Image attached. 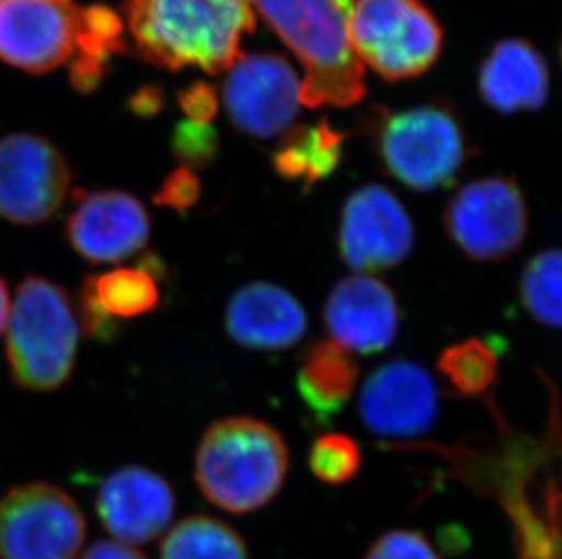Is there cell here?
Segmentation results:
<instances>
[{
    "instance_id": "1",
    "label": "cell",
    "mask_w": 562,
    "mask_h": 559,
    "mask_svg": "<svg viewBox=\"0 0 562 559\" xmlns=\"http://www.w3.org/2000/svg\"><path fill=\"white\" fill-rule=\"evenodd\" d=\"M251 0H126L124 15L138 55L155 68L223 73L254 32Z\"/></svg>"
},
{
    "instance_id": "2",
    "label": "cell",
    "mask_w": 562,
    "mask_h": 559,
    "mask_svg": "<svg viewBox=\"0 0 562 559\" xmlns=\"http://www.w3.org/2000/svg\"><path fill=\"white\" fill-rule=\"evenodd\" d=\"M266 24L303 64L306 107H346L367 93L364 66L350 44L356 0H251Z\"/></svg>"
},
{
    "instance_id": "3",
    "label": "cell",
    "mask_w": 562,
    "mask_h": 559,
    "mask_svg": "<svg viewBox=\"0 0 562 559\" xmlns=\"http://www.w3.org/2000/svg\"><path fill=\"white\" fill-rule=\"evenodd\" d=\"M290 467L282 434L251 417L221 418L202 434L196 447L195 476L207 502L246 514L279 494Z\"/></svg>"
},
{
    "instance_id": "4",
    "label": "cell",
    "mask_w": 562,
    "mask_h": 559,
    "mask_svg": "<svg viewBox=\"0 0 562 559\" xmlns=\"http://www.w3.org/2000/svg\"><path fill=\"white\" fill-rule=\"evenodd\" d=\"M79 351V318L59 284L26 276L16 285L5 323V360L16 387L57 391L74 375Z\"/></svg>"
},
{
    "instance_id": "5",
    "label": "cell",
    "mask_w": 562,
    "mask_h": 559,
    "mask_svg": "<svg viewBox=\"0 0 562 559\" xmlns=\"http://www.w3.org/2000/svg\"><path fill=\"white\" fill-rule=\"evenodd\" d=\"M370 133L387 174L419 193L448 187L470 153L457 116L437 104L401 113L376 110Z\"/></svg>"
},
{
    "instance_id": "6",
    "label": "cell",
    "mask_w": 562,
    "mask_h": 559,
    "mask_svg": "<svg viewBox=\"0 0 562 559\" xmlns=\"http://www.w3.org/2000/svg\"><path fill=\"white\" fill-rule=\"evenodd\" d=\"M350 44L382 79H412L436 62L442 30L420 0H356Z\"/></svg>"
},
{
    "instance_id": "7",
    "label": "cell",
    "mask_w": 562,
    "mask_h": 559,
    "mask_svg": "<svg viewBox=\"0 0 562 559\" xmlns=\"http://www.w3.org/2000/svg\"><path fill=\"white\" fill-rule=\"evenodd\" d=\"M451 242L475 262H501L519 251L528 237L530 213L519 184L486 176L462 185L445 209Z\"/></svg>"
},
{
    "instance_id": "8",
    "label": "cell",
    "mask_w": 562,
    "mask_h": 559,
    "mask_svg": "<svg viewBox=\"0 0 562 559\" xmlns=\"http://www.w3.org/2000/svg\"><path fill=\"white\" fill-rule=\"evenodd\" d=\"M85 538V514L60 487L32 481L0 500L2 559H74Z\"/></svg>"
},
{
    "instance_id": "9",
    "label": "cell",
    "mask_w": 562,
    "mask_h": 559,
    "mask_svg": "<svg viewBox=\"0 0 562 559\" xmlns=\"http://www.w3.org/2000/svg\"><path fill=\"white\" fill-rule=\"evenodd\" d=\"M71 185V169L46 138L13 133L0 138V217L37 226L59 212Z\"/></svg>"
},
{
    "instance_id": "10",
    "label": "cell",
    "mask_w": 562,
    "mask_h": 559,
    "mask_svg": "<svg viewBox=\"0 0 562 559\" xmlns=\"http://www.w3.org/2000/svg\"><path fill=\"white\" fill-rule=\"evenodd\" d=\"M303 82L286 58L276 54L240 55L224 79L223 101L229 121L243 135L273 138L292 126Z\"/></svg>"
},
{
    "instance_id": "11",
    "label": "cell",
    "mask_w": 562,
    "mask_h": 559,
    "mask_svg": "<svg viewBox=\"0 0 562 559\" xmlns=\"http://www.w3.org/2000/svg\"><path fill=\"white\" fill-rule=\"evenodd\" d=\"M415 229L406 207L384 185L351 193L340 213V260L359 275H375L403 264L414 251Z\"/></svg>"
},
{
    "instance_id": "12",
    "label": "cell",
    "mask_w": 562,
    "mask_h": 559,
    "mask_svg": "<svg viewBox=\"0 0 562 559\" xmlns=\"http://www.w3.org/2000/svg\"><path fill=\"white\" fill-rule=\"evenodd\" d=\"M82 8L74 0H0V58L30 73L74 60Z\"/></svg>"
},
{
    "instance_id": "13",
    "label": "cell",
    "mask_w": 562,
    "mask_h": 559,
    "mask_svg": "<svg viewBox=\"0 0 562 559\" xmlns=\"http://www.w3.org/2000/svg\"><path fill=\"white\" fill-rule=\"evenodd\" d=\"M77 195L64 237L79 256L91 264H117L148 246L151 218L137 196L117 190Z\"/></svg>"
},
{
    "instance_id": "14",
    "label": "cell",
    "mask_w": 562,
    "mask_h": 559,
    "mask_svg": "<svg viewBox=\"0 0 562 559\" xmlns=\"http://www.w3.org/2000/svg\"><path fill=\"white\" fill-rule=\"evenodd\" d=\"M439 409L436 381L412 360H392L368 376L359 400L361 420L382 438H409L434 425Z\"/></svg>"
},
{
    "instance_id": "15",
    "label": "cell",
    "mask_w": 562,
    "mask_h": 559,
    "mask_svg": "<svg viewBox=\"0 0 562 559\" xmlns=\"http://www.w3.org/2000/svg\"><path fill=\"white\" fill-rule=\"evenodd\" d=\"M329 340L350 353L376 354L392 347L401 328L397 296L373 275L346 276L324 304Z\"/></svg>"
},
{
    "instance_id": "16",
    "label": "cell",
    "mask_w": 562,
    "mask_h": 559,
    "mask_svg": "<svg viewBox=\"0 0 562 559\" xmlns=\"http://www.w3.org/2000/svg\"><path fill=\"white\" fill-rule=\"evenodd\" d=\"M95 506L102 525L121 544H149L170 525L176 494L162 476L130 465L102 481Z\"/></svg>"
},
{
    "instance_id": "17",
    "label": "cell",
    "mask_w": 562,
    "mask_h": 559,
    "mask_svg": "<svg viewBox=\"0 0 562 559\" xmlns=\"http://www.w3.org/2000/svg\"><path fill=\"white\" fill-rule=\"evenodd\" d=\"M224 326L243 347L271 353L303 340L308 331V315L303 304L281 285L250 282L229 298Z\"/></svg>"
},
{
    "instance_id": "18",
    "label": "cell",
    "mask_w": 562,
    "mask_h": 559,
    "mask_svg": "<svg viewBox=\"0 0 562 559\" xmlns=\"http://www.w3.org/2000/svg\"><path fill=\"white\" fill-rule=\"evenodd\" d=\"M550 73L531 44L508 38L497 44L479 71V91L501 113L537 112L544 106Z\"/></svg>"
},
{
    "instance_id": "19",
    "label": "cell",
    "mask_w": 562,
    "mask_h": 559,
    "mask_svg": "<svg viewBox=\"0 0 562 559\" xmlns=\"http://www.w3.org/2000/svg\"><path fill=\"white\" fill-rule=\"evenodd\" d=\"M359 380V365L348 349L334 340L312 343L297 370V391L321 422H329L350 401Z\"/></svg>"
},
{
    "instance_id": "20",
    "label": "cell",
    "mask_w": 562,
    "mask_h": 559,
    "mask_svg": "<svg viewBox=\"0 0 562 559\" xmlns=\"http://www.w3.org/2000/svg\"><path fill=\"white\" fill-rule=\"evenodd\" d=\"M345 142L346 133L326 121L290 127L273 153V168L282 179L301 182L310 190L339 168Z\"/></svg>"
},
{
    "instance_id": "21",
    "label": "cell",
    "mask_w": 562,
    "mask_h": 559,
    "mask_svg": "<svg viewBox=\"0 0 562 559\" xmlns=\"http://www.w3.org/2000/svg\"><path fill=\"white\" fill-rule=\"evenodd\" d=\"M82 285L102 311L117 322L143 317L159 306V280L140 265L86 276Z\"/></svg>"
},
{
    "instance_id": "22",
    "label": "cell",
    "mask_w": 562,
    "mask_h": 559,
    "mask_svg": "<svg viewBox=\"0 0 562 559\" xmlns=\"http://www.w3.org/2000/svg\"><path fill=\"white\" fill-rule=\"evenodd\" d=\"M160 559H250L245 539L217 517L190 516L171 527Z\"/></svg>"
},
{
    "instance_id": "23",
    "label": "cell",
    "mask_w": 562,
    "mask_h": 559,
    "mask_svg": "<svg viewBox=\"0 0 562 559\" xmlns=\"http://www.w3.org/2000/svg\"><path fill=\"white\" fill-rule=\"evenodd\" d=\"M499 354L497 340L468 338L440 353L437 369L461 395L479 396L488 391L497 378Z\"/></svg>"
},
{
    "instance_id": "24",
    "label": "cell",
    "mask_w": 562,
    "mask_h": 559,
    "mask_svg": "<svg viewBox=\"0 0 562 559\" xmlns=\"http://www.w3.org/2000/svg\"><path fill=\"white\" fill-rule=\"evenodd\" d=\"M519 295L536 322L562 329V249L542 251L526 264Z\"/></svg>"
},
{
    "instance_id": "25",
    "label": "cell",
    "mask_w": 562,
    "mask_h": 559,
    "mask_svg": "<svg viewBox=\"0 0 562 559\" xmlns=\"http://www.w3.org/2000/svg\"><path fill=\"white\" fill-rule=\"evenodd\" d=\"M124 49V24L117 13L104 4L82 8L79 49L74 60H88L108 68L110 57L123 54Z\"/></svg>"
},
{
    "instance_id": "26",
    "label": "cell",
    "mask_w": 562,
    "mask_h": 559,
    "mask_svg": "<svg viewBox=\"0 0 562 559\" xmlns=\"http://www.w3.org/2000/svg\"><path fill=\"white\" fill-rule=\"evenodd\" d=\"M362 454L356 440L342 433H324L310 447L312 475L328 486H342L361 469Z\"/></svg>"
},
{
    "instance_id": "27",
    "label": "cell",
    "mask_w": 562,
    "mask_h": 559,
    "mask_svg": "<svg viewBox=\"0 0 562 559\" xmlns=\"http://www.w3.org/2000/svg\"><path fill=\"white\" fill-rule=\"evenodd\" d=\"M171 151L184 168H207L217 157V132L212 124L181 122L171 137Z\"/></svg>"
},
{
    "instance_id": "28",
    "label": "cell",
    "mask_w": 562,
    "mask_h": 559,
    "mask_svg": "<svg viewBox=\"0 0 562 559\" xmlns=\"http://www.w3.org/2000/svg\"><path fill=\"white\" fill-rule=\"evenodd\" d=\"M364 559H439V556L423 534L395 528L376 538Z\"/></svg>"
},
{
    "instance_id": "29",
    "label": "cell",
    "mask_w": 562,
    "mask_h": 559,
    "mask_svg": "<svg viewBox=\"0 0 562 559\" xmlns=\"http://www.w3.org/2000/svg\"><path fill=\"white\" fill-rule=\"evenodd\" d=\"M201 198V180L190 168H177L166 176L159 191L155 193L154 202L157 206L168 207L173 212L187 215L188 209L195 206Z\"/></svg>"
},
{
    "instance_id": "30",
    "label": "cell",
    "mask_w": 562,
    "mask_h": 559,
    "mask_svg": "<svg viewBox=\"0 0 562 559\" xmlns=\"http://www.w3.org/2000/svg\"><path fill=\"white\" fill-rule=\"evenodd\" d=\"M179 106L187 121L210 124L217 115V95L206 82H193L179 93Z\"/></svg>"
},
{
    "instance_id": "31",
    "label": "cell",
    "mask_w": 562,
    "mask_h": 559,
    "mask_svg": "<svg viewBox=\"0 0 562 559\" xmlns=\"http://www.w3.org/2000/svg\"><path fill=\"white\" fill-rule=\"evenodd\" d=\"M80 559H146V556L121 541H97Z\"/></svg>"
},
{
    "instance_id": "32",
    "label": "cell",
    "mask_w": 562,
    "mask_h": 559,
    "mask_svg": "<svg viewBox=\"0 0 562 559\" xmlns=\"http://www.w3.org/2000/svg\"><path fill=\"white\" fill-rule=\"evenodd\" d=\"M130 106L137 115H154L162 107V93L157 88H144L132 96Z\"/></svg>"
},
{
    "instance_id": "33",
    "label": "cell",
    "mask_w": 562,
    "mask_h": 559,
    "mask_svg": "<svg viewBox=\"0 0 562 559\" xmlns=\"http://www.w3.org/2000/svg\"><path fill=\"white\" fill-rule=\"evenodd\" d=\"M10 293H8V285L4 278L0 276V334L5 329L8 317H10Z\"/></svg>"
}]
</instances>
